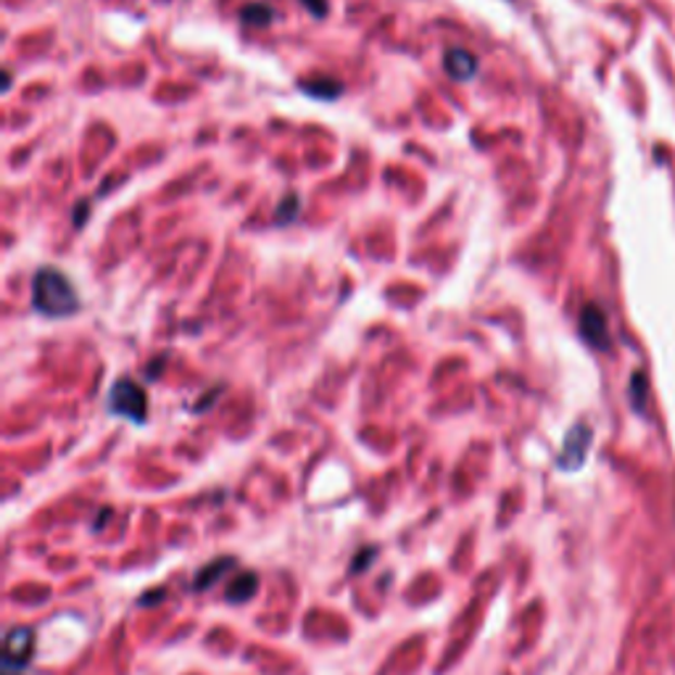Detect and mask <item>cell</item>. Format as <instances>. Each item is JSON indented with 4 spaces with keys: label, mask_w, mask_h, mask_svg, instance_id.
Masks as SVG:
<instances>
[{
    "label": "cell",
    "mask_w": 675,
    "mask_h": 675,
    "mask_svg": "<svg viewBox=\"0 0 675 675\" xmlns=\"http://www.w3.org/2000/svg\"><path fill=\"white\" fill-rule=\"evenodd\" d=\"M33 306L48 319H64L79 311V296L64 272L53 267L38 269L33 280Z\"/></svg>",
    "instance_id": "1"
},
{
    "label": "cell",
    "mask_w": 675,
    "mask_h": 675,
    "mask_svg": "<svg viewBox=\"0 0 675 675\" xmlns=\"http://www.w3.org/2000/svg\"><path fill=\"white\" fill-rule=\"evenodd\" d=\"M106 407L112 415L127 417L135 425H143L145 415H149V398H145V391L135 380L122 378L109 391Z\"/></svg>",
    "instance_id": "2"
},
{
    "label": "cell",
    "mask_w": 675,
    "mask_h": 675,
    "mask_svg": "<svg viewBox=\"0 0 675 675\" xmlns=\"http://www.w3.org/2000/svg\"><path fill=\"white\" fill-rule=\"evenodd\" d=\"M35 652V634L27 625H16L3 638V675H22Z\"/></svg>",
    "instance_id": "3"
},
{
    "label": "cell",
    "mask_w": 675,
    "mask_h": 675,
    "mask_svg": "<svg viewBox=\"0 0 675 675\" xmlns=\"http://www.w3.org/2000/svg\"><path fill=\"white\" fill-rule=\"evenodd\" d=\"M588 446H591V431H588L586 425H575L573 431L568 433V438H564L560 468H564V470L581 468L583 459H586Z\"/></svg>",
    "instance_id": "4"
},
{
    "label": "cell",
    "mask_w": 675,
    "mask_h": 675,
    "mask_svg": "<svg viewBox=\"0 0 675 675\" xmlns=\"http://www.w3.org/2000/svg\"><path fill=\"white\" fill-rule=\"evenodd\" d=\"M581 335L591 343L594 348L604 352L610 346V333H607V319L594 304H588L581 315Z\"/></svg>",
    "instance_id": "5"
},
{
    "label": "cell",
    "mask_w": 675,
    "mask_h": 675,
    "mask_svg": "<svg viewBox=\"0 0 675 675\" xmlns=\"http://www.w3.org/2000/svg\"><path fill=\"white\" fill-rule=\"evenodd\" d=\"M444 69L451 79L462 82V79L475 77L477 59L472 56L470 51H464V48H451V51L444 56Z\"/></svg>",
    "instance_id": "6"
},
{
    "label": "cell",
    "mask_w": 675,
    "mask_h": 675,
    "mask_svg": "<svg viewBox=\"0 0 675 675\" xmlns=\"http://www.w3.org/2000/svg\"><path fill=\"white\" fill-rule=\"evenodd\" d=\"M256 586H259V578L254 573H241L232 578L230 586H227V599L235 601V604H243L256 594Z\"/></svg>",
    "instance_id": "7"
},
{
    "label": "cell",
    "mask_w": 675,
    "mask_h": 675,
    "mask_svg": "<svg viewBox=\"0 0 675 675\" xmlns=\"http://www.w3.org/2000/svg\"><path fill=\"white\" fill-rule=\"evenodd\" d=\"M232 564H235V560H230V557H222V560L206 564V568L201 570L199 575H195V581H193V588H195V591H204L206 586H212V583L217 581L222 573H227V570H230Z\"/></svg>",
    "instance_id": "8"
},
{
    "label": "cell",
    "mask_w": 675,
    "mask_h": 675,
    "mask_svg": "<svg viewBox=\"0 0 675 675\" xmlns=\"http://www.w3.org/2000/svg\"><path fill=\"white\" fill-rule=\"evenodd\" d=\"M301 90L311 98H328L330 101V98H338L343 88L333 79H315V82H301Z\"/></svg>",
    "instance_id": "9"
},
{
    "label": "cell",
    "mask_w": 675,
    "mask_h": 675,
    "mask_svg": "<svg viewBox=\"0 0 675 675\" xmlns=\"http://www.w3.org/2000/svg\"><path fill=\"white\" fill-rule=\"evenodd\" d=\"M272 9L267 3H254V5H245L241 11V20L245 24H254V27H267L272 22Z\"/></svg>",
    "instance_id": "10"
},
{
    "label": "cell",
    "mask_w": 675,
    "mask_h": 675,
    "mask_svg": "<svg viewBox=\"0 0 675 675\" xmlns=\"http://www.w3.org/2000/svg\"><path fill=\"white\" fill-rule=\"evenodd\" d=\"M298 212V199L296 195H288L285 199V204H282L280 208H278V222L280 225H288L293 219V214Z\"/></svg>",
    "instance_id": "11"
},
{
    "label": "cell",
    "mask_w": 675,
    "mask_h": 675,
    "mask_svg": "<svg viewBox=\"0 0 675 675\" xmlns=\"http://www.w3.org/2000/svg\"><path fill=\"white\" fill-rule=\"evenodd\" d=\"M301 3L309 5L311 14H317V16H324V11H328V0H301Z\"/></svg>",
    "instance_id": "12"
}]
</instances>
